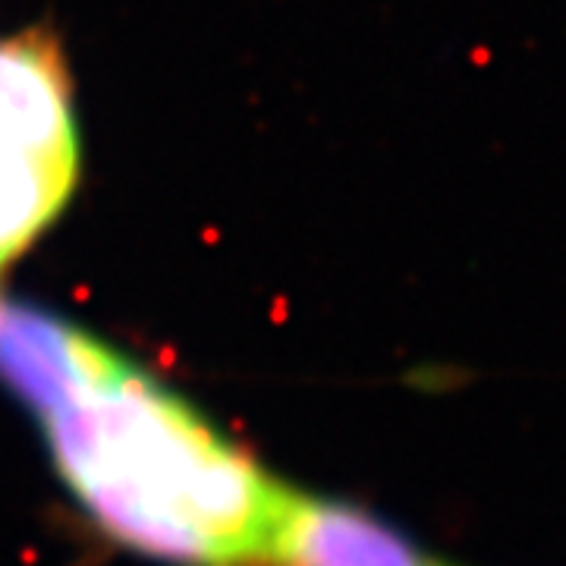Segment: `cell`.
I'll return each mask as SVG.
<instances>
[{
    "mask_svg": "<svg viewBox=\"0 0 566 566\" xmlns=\"http://www.w3.org/2000/svg\"><path fill=\"white\" fill-rule=\"evenodd\" d=\"M80 182L73 80L41 29L0 39V274L66 211Z\"/></svg>",
    "mask_w": 566,
    "mask_h": 566,
    "instance_id": "cell-2",
    "label": "cell"
},
{
    "mask_svg": "<svg viewBox=\"0 0 566 566\" xmlns=\"http://www.w3.org/2000/svg\"><path fill=\"white\" fill-rule=\"evenodd\" d=\"M252 566H441L363 510L283 491Z\"/></svg>",
    "mask_w": 566,
    "mask_h": 566,
    "instance_id": "cell-3",
    "label": "cell"
},
{
    "mask_svg": "<svg viewBox=\"0 0 566 566\" xmlns=\"http://www.w3.org/2000/svg\"><path fill=\"white\" fill-rule=\"evenodd\" d=\"M51 457L120 545L180 566H252L281 488L117 353L41 416Z\"/></svg>",
    "mask_w": 566,
    "mask_h": 566,
    "instance_id": "cell-1",
    "label": "cell"
}]
</instances>
